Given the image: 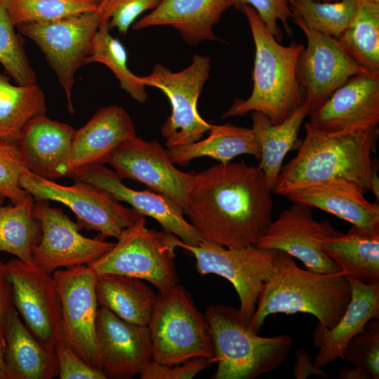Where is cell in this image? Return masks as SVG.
Returning <instances> with one entry per match:
<instances>
[{
    "mask_svg": "<svg viewBox=\"0 0 379 379\" xmlns=\"http://www.w3.org/2000/svg\"><path fill=\"white\" fill-rule=\"evenodd\" d=\"M109 19L102 21L94 36L91 50L83 65L91 62L102 63L108 67L119 80L120 86L138 102L147 98L146 86L140 77L134 74L128 67L127 52L121 41L109 32Z\"/></svg>",
    "mask_w": 379,
    "mask_h": 379,
    "instance_id": "34",
    "label": "cell"
},
{
    "mask_svg": "<svg viewBox=\"0 0 379 379\" xmlns=\"http://www.w3.org/2000/svg\"><path fill=\"white\" fill-rule=\"evenodd\" d=\"M60 379H107L105 373L86 362L62 339L54 347Z\"/></svg>",
    "mask_w": 379,
    "mask_h": 379,
    "instance_id": "42",
    "label": "cell"
},
{
    "mask_svg": "<svg viewBox=\"0 0 379 379\" xmlns=\"http://www.w3.org/2000/svg\"><path fill=\"white\" fill-rule=\"evenodd\" d=\"M95 291L99 306L128 323L148 326L158 293L143 280L113 273L96 274Z\"/></svg>",
    "mask_w": 379,
    "mask_h": 379,
    "instance_id": "27",
    "label": "cell"
},
{
    "mask_svg": "<svg viewBox=\"0 0 379 379\" xmlns=\"http://www.w3.org/2000/svg\"><path fill=\"white\" fill-rule=\"evenodd\" d=\"M0 197H1V196H0Z\"/></svg>",
    "mask_w": 379,
    "mask_h": 379,
    "instance_id": "51",
    "label": "cell"
},
{
    "mask_svg": "<svg viewBox=\"0 0 379 379\" xmlns=\"http://www.w3.org/2000/svg\"><path fill=\"white\" fill-rule=\"evenodd\" d=\"M209 135L191 144L167 149L174 164L187 165L203 157L220 163L230 162L240 154H250L260 159L261 152L252 128L230 124H211Z\"/></svg>",
    "mask_w": 379,
    "mask_h": 379,
    "instance_id": "30",
    "label": "cell"
},
{
    "mask_svg": "<svg viewBox=\"0 0 379 379\" xmlns=\"http://www.w3.org/2000/svg\"><path fill=\"white\" fill-rule=\"evenodd\" d=\"M309 114L310 109L306 102L279 124H273L265 114L260 112H251V128L261 152L258 167L264 173L272 190L283 167L285 157L300 146L299 131L303 120Z\"/></svg>",
    "mask_w": 379,
    "mask_h": 379,
    "instance_id": "28",
    "label": "cell"
},
{
    "mask_svg": "<svg viewBox=\"0 0 379 379\" xmlns=\"http://www.w3.org/2000/svg\"><path fill=\"white\" fill-rule=\"evenodd\" d=\"M15 27L0 4V62L17 84H36V77L25 51L23 39Z\"/></svg>",
    "mask_w": 379,
    "mask_h": 379,
    "instance_id": "37",
    "label": "cell"
},
{
    "mask_svg": "<svg viewBox=\"0 0 379 379\" xmlns=\"http://www.w3.org/2000/svg\"><path fill=\"white\" fill-rule=\"evenodd\" d=\"M359 2L360 0H290L289 6L293 18L300 19L310 29L339 39L352 22Z\"/></svg>",
    "mask_w": 379,
    "mask_h": 379,
    "instance_id": "35",
    "label": "cell"
},
{
    "mask_svg": "<svg viewBox=\"0 0 379 379\" xmlns=\"http://www.w3.org/2000/svg\"><path fill=\"white\" fill-rule=\"evenodd\" d=\"M136 136L133 122L122 107L99 109L75 131L66 177L81 168L107 163L120 145Z\"/></svg>",
    "mask_w": 379,
    "mask_h": 379,
    "instance_id": "23",
    "label": "cell"
},
{
    "mask_svg": "<svg viewBox=\"0 0 379 379\" xmlns=\"http://www.w3.org/2000/svg\"><path fill=\"white\" fill-rule=\"evenodd\" d=\"M211 58L194 54L192 63L179 72L156 64L151 73L140 77L142 84L161 91L168 98L171 114L161 127L167 149L197 142L211 124L198 113L197 101L209 77Z\"/></svg>",
    "mask_w": 379,
    "mask_h": 379,
    "instance_id": "8",
    "label": "cell"
},
{
    "mask_svg": "<svg viewBox=\"0 0 379 379\" xmlns=\"http://www.w3.org/2000/svg\"><path fill=\"white\" fill-rule=\"evenodd\" d=\"M52 274L60 302L62 339L86 362L102 371L95 337L96 273L84 265Z\"/></svg>",
    "mask_w": 379,
    "mask_h": 379,
    "instance_id": "13",
    "label": "cell"
},
{
    "mask_svg": "<svg viewBox=\"0 0 379 379\" xmlns=\"http://www.w3.org/2000/svg\"><path fill=\"white\" fill-rule=\"evenodd\" d=\"M295 357L296 362L293 368V375L296 379H305L312 375L327 378L326 373L313 362L307 351L298 349L295 350Z\"/></svg>",
    "mask_w": 379,
    "mask_h": 379,
    "instance_id": "44",
    "label": "cell"
},
{
    "mask_svg": "<svg viewBox=\"0 0 379 379\" xmlns=\"http://www.w3.org/2000/svg\"><path fill=\"white\" fill-rule=\"evenodd\" d=\"M147 326L153 361L174 365L206 357L215 362L208 321L183 286L178 284L166 293L157 294Z\"/></svg>",
    "mask_w": 379,
    "mask_h": 379,
    "instance_id": "6",
    "label": "cell"
},
{
    "mask_svg": "<svg viewBox=\"0 0 379 379\" xmlns=\"http://www.w3.org/2000/svg\"><path fill=\"white\" fill-rule=\"evenodd\" d=\"M75 129L45 114L32 118L23 128L18 145L27 168L43 178L66 177Z\"/></svg>",
    "mask_w": 379,
    "mask_h": 379,
    "instance_id": "21",
    "label": "cell"
},
{
    "mask_svg": "<svg viewBox=\"0 0 379 379\" xmlns=\"http://www.w3.org/2000/svg\"><path fill=\"white\" fill-rule=\"evenodd\" d=\"M69 177L103 190L119 201L128 203L142 215L154 218L164 232L176 236L185 244L196 246L202 239L184 218V209L174 200L154 191H140L126 187L116 172L104 164L81 168Z\"/></svg>",
    "mask_w": 379,
    "mask_h": 379,
    "instance_id": "20",
    "label": "cell"
},
{
    "mask_svg": "<svg viewBox=\"0 0 379 379\" xmlns=\"http://www.w3.org/2000/svg\"><path fill=\"white\" fill-rule=\"evenodd\" d=\"M368 1L375 2V3H379V0H368Z\"/></svg>",
    "mask_w": 379,
    "mask_h": 379,
    "instance_id": "49",
    "label": "cell"
},
{
    "mask_svg": "<svg viewBox=\"0 0 379 379\" xmlns=\"http://www.w3.org/2000/svg\"><path fill=\"white\" fill-rule=\"evenodd\" d=\"M107 164L122 178L147 185L171 198L185 211L196 172H182L174 166L168 151L157 141L132 138L120 145Z\"/></svg>",
    "mask_w": 379,
    "mask_h": 379,
    "instance_id": "17",
    "label": "cell"
},
{
    "mask_svg": "<svg viewBox=\"0 0 379 379\" xmlns=\"http://www.w3.org/2000/svg\"><path fill=\"white\" fill-rule=\"evenodd\" d=\"M334 232L328 220L319 222L313 218L312 208L293 203L272 221L255 246L284 251L300 260L308 270L314 272L338 273L341 268L321 246L322 240Z\"/></svg>",
    "mask_w": 379,
    "mask_h": 379,
    "instance_id": "16",
    "label": "cell"
},
{
    "mask_svg": "<svg viewBox=\"0 0 379 379\" xmlns=\"http://www.w3.org/2000/svg\"><path fill=\"white\" fill-rule=\"evenodd\" d=\"M213 364L206 357H195L182 364L164 365L152 361L141 373V379H189Z\"/></svg>",
    "mask_w": 379,
    "mask_h": 379,
    "instance_id": "43",
    "label": "cell"
},
{
    "mask_svg": "<svg viewBox=\"0 0 379 379\" xmlns=\"http://www.w3.org/2000/svg\"><path fill=\"white\" fill-rule=\"evenodd\" d=\"M351 293L350 283L341 272L302 270L292 256L277 251L272 272L262 286L248 328L258 334L270 315L302 312L331 328L345 313Z\"/></svg>",
    "mask_w": 379,
    "mask_h": 379,
    "instance_id": "3",
    "label": "cell"
},
{
    "mask_svg": "<svg viewBox=\"0 0 379 379\" xmlns=\"http://www.w3.org/2000/svg\"><path fill=\"white\" fill-rule=\"evenodd\" d=\"M305 137L296 156L282 167L272 192L281 196L298 188L329 180L356 185L379 200L378 161L373 158L379 127L328 135L305 124Z\"/></svg>",
    "mask_w": 379,
    "mask_h": 379,
    "instance_id": "2",
    "label": "cell"
},
{
    "mask_svg": "<svg viewBox=\"0 0 379 379\" xmlns=\"http://www.w3.org/2000/svg\"><path fill=\"white\" fill-rule=\"evenodd\" d=\"M0 4L15 27L95 11L100 6L96 0H0Z\"/></svg>",
    "mask_w": 379,
    "mask_h": 379,
    "instance_id": "36",
    "label": "cell"
},
{
    "mask_svg": "<svg viewBox=\"0 0 379 379\" xmlns=\"http://www.w3.org/2000/svg\"><path fill=\"white\" fill-rule=\"evenodd\" d=\"M248 22L255 45L253 90L247 99L235 98L221 119L243 117L253 111L279 124L305 102L297 78V65L304 46L292 40L283 46L269 32L250 6L240 9Z\"/></svg>",
    "mask_w": 379,
    "mask_h": 379,
    "instance_id": "4",
    "label": "cell"
},
{
    "mask_svg": "<svg viewBox=\"0 0 379 379\" xmlns=\"http://www.w3.org/2000/svg\"><path fill=\"white\" fill-rule=\"evenodd\" d=\"M95 337L102 371L107 378H133L152 361L148 326L128 323L101 306L98 310Z\"/></svg>",
    "mask_w": 379,
    "mask_h": 379,
    "instance_id": "19",
    "label": "cell"
},
{
    "mask_svg": "<svg viewBox=\"0 0 379 379\" xmlns=\"http://www.w3.org/2000/svg\"><path fill=\"white\" fill-rule=\"evenodd\" d=\"M1 262V261H0Z\"/></svg>",
    "mask_w": 379,
    "mask_h": 379,
    "instance_id": "52",
    "label": "cell"
},
{
    "mask_svg": "<svg viewBox=\"0 0 379 379\" xmlns=\"http://www.w3.org/2000/svg\"><path fill=\"white\" fill-rule=\"evenodd\" d=\"M354 184L329 180L291 191L285 197L294 204L316 207L371 232H379L378 201L371 203Z\"/></svg>",
    "mask_w": 379,
    "mask_h": 379,
    "instance_id": "25",
    "label": "cell"
},
{
    "mask_svg": "<svg viewBox=\"0 0 379 379\" xmlns=\"http://www.w3.org/2000/svg\"><path fill=\"white\" fill-rule=\"evenodd\" d=\"M233 6L234 0H161L132 27L140 30L156 26L171 27L192 46L204 41H219L213 27L223 13Z\"/></svg>",
    "mask_w": 379,
    "mask_h": 379,
    "instance_id": "24",
    "label": "cell"
},
{
    "mask_svg": "<svg viewBox=\"0 0 379 379\" xmlns=\"http://www.w3.org/2000/svg\"><path fill=\"white\" fill-rule=\"evenodd\" d=\"M174 237L147 229L142 215L121 232L110 250L88 266L96 274L113 273L147 281L159 293H166L179 284Z\"/></svg>",
    "mask_w": 379,
    "mask_h": 379,
    "instance_id": "7",
    "label": "cell"
},
{
    "mask_svg": "<svg viewBox=\"0 0 379 379\" xmlns=\"http://www.w3.org/2000/svg\"><path fill=\"white\" fill-rule=\"evenodd\" d=\"M272 192L258 166L220 163L195 173L184 212L202 239L227 248L255 246L272 221Z\"/></svg>",
    "mask_w": 379,
    "mask_h": 379,
    "instance_id": "1",
    "label": "cell"
},
{
    "mask_svg": "<svg viewBox=\"0 0 379 379\" xmlns=\"http://www.w3.org/2000/svg\"><path fill=\"white\" fill-rule=\"evenodd\" d=\"M0 379H7L4 360V330L0 331Z\"/></svg>",
    "mask_w": 379,
    "mask_h": 379,
    "instance_id": "47",
    "label": "cell"
},
{
    "mask_svg": "<svg viewBox=\"0 0 379 379\" xmlns=\"http://www.w3.org/2000/svg\"><path fill=\"white\" fill-rule=\"evenodd\" d=\"M289 2L290 0H234L233 6L237 9H241L246 5L252 7L269 32L281 43L284 35L279 26V20L286 33L290 36L293 34L288 23V20L293 18Z\"/></svg>",
    "mask_w": 379,
    "mask_h": 379,
    "instance_id": "40",
    "label": "cell"
},
{
    "mask_svg": "<svg viewBox=\"0 0 379 379\" xmlns=\"http://www.w3.org/2000/svg\"><path fill=\"white\" fill-rule=\"evenodd\" d=\"M20 182L36 201H55L68 206L75 214L80 228L98 232L97 238L101 239H117L142 216L133 208L121 204L106 191L82 181L62 185L25 168L21 173Z\"/></svg>",
    "mask_w": 379,
    "mask_h": 379,
    "instance_id": "9",
    "label": "cell"
},
{
    "mask_svg": "<svg viewBox=\"0 0 379 379\" xmlns=\"http://www.w3.org/2000/svg\"><path fill=\"white\" fill-rule=\"evenodd\" d=\"M12 306L11 286L5 275L4 263L0 262V331L4 330Z\"/></svg>",
    "mask_w": 379,
    "mask_h": 379,
    "instance_id": "45",
    "label": "cell"
},
{
    "mask_svg": "<svg viewBox=\"0 0 379 379\" xmlns=\"http://www.w3.org/2000/svg\"><path fill=\"white\" fill-rule=\"evenodd\" d=\"M173 242L195 258L200 275L213 274L232 283L239 298V310L249 324L262 286L272 272L277 250L255 246L227 248L204 239L192 246L176 236Z\"/></svg>",
    "mask_w": 379,
    "mask_h": 379,
    "instance_id": "11",
    "label": "cell"
},
{
    "mask_svg": "<svg viewBox=\"0 0 379 379\" xmlns=\"http://www.w3.org/2000/svg\"><path fill=\"white\" fill-rule=\"evenodd\" d=\"M342 359L355 367L379 378V321L368 322L364 331L355 335L347 344Z\"/></svg>",
    "mask_w": 379,
    "mask_h": 379,
    "instance_id": "38",
    "label": "cell"
},
{
    "mask_svg": "<svg viewBox=\"0 0 379 379\" xmlns=\"http://www.w3.org/2000/svg\"><path fill=\"white\" fill-rule=\"evenodd\" d=\"M46 110L44 93L36 83L13 85L0 73V140L18 142L26 124Z\"/></svg>",
    "mask_w": 379,
    "mask_h": 379,
    "instance_id": "31",
    "label": "cell"
},
{
    "mask_svg": "<svg viewBox=\"0 0 379 379\" xmlns=\"http://www.w3.org/2000/svg\"><path fill=\"white\" fill-rule=\"evenodd\" d=\"M27 168L17 142L0 140V196L11 204L23 201L29 193L20 182L22 171Z\"/></svg>",
    "mask_w": 379,
    "mask_h": 379,
    "instance_id": "39",
    "label": "cell"
},
{
    "mask_svg": "<svg viewBox=\"0 0 379 379\" xmlns=\"http://www.w3.org/2000/svg\"><path fill=\"white\" fill-rule=\"evenodd\" d=\"M324 252L351 276L369 284L379 283V232L355 226L345 234L335 230L321 242Z\"/></svg>",
    "mask_w": 379,
    "mask_h": 379,
    "instance_id": "29",
    "label": "cell"
},
{
    "mask_svg": "<svg viewBox=\"0 0 379 379\" xmlns=\"http://www.w3.org/2000/svg\"><path fill=\"white\" fill-rule=\"evenodd\" d=\"M35 199L30 194L22 201L0 206V251L32 262L34 248L41 237L40 222L33 213Z\"/></svg>",
    "mask_w": 379,
    "mask_h": 379,
    "instance_id": "32",
    "label": "cell"
},
{
    "mask_svg": "<svg viewBox=\"0 0 379 379\" xmlns=\"http://www.w3.org/2000/svg\"><path fill=\"white\" fill-rule=\"evenodd\" d=\"M99 4L102 3V1H104L105 0H96Z\"/></svg>",
    "mask_w": 379,
    "mask_h": 379,
    "instance_id": "50",
    "label": "cell"
},
{
    "mask_svg": "<svg viewBox=\"0 0 379 379\" xmlns=\"http://www.w3.org/2000/svg\"><path fill=\"white\" fill-rule=\"evenodd\" d=\"M338 378L340 379H373L370 373L357 367L352 369L342 367L338 372Z\"/></svg>",
    "mask_w": 379,
    "mask_h": 379,
    "instance_id": "46",
    "label": "cell"
},
{
    "mask_svg": "<svg viewBox=\"0 0 379 379\" xmlns=\"http://www.w3.org/2000/svg\"><path fill=\"white\" fill-rule=\"evenodd\" d=\"M309 115L307 122L328 135L378 126L379 74L362 72L351 77Z\"/></svg>",
    "mask_w": 379,
    "mask_h": 379,
    "instance_id": "18",
    "label": "cell"
},
{
    "mask_svg": "<svg viewBox=\"0 0 379 379\" xmlns=\"http://www.w3.org/2000/svg\"><path fill=\"white\" fill-rule=\"evenodd\" d=\"M7 379H51L58 376L55 351L38 340L13 305L4 328Z\"/></svg>",
    "mask_w": 379,
    "mask_h": 379,
    "instance_id": "26",
    "label": "cell"
},
{
    "mask_svg": "<svg viewBox=\"0 0 379 379\" xmlns=\"http://www.w3.org/2000/svg\"><path fill=\"white\" fill-rule=\"evenodd\" d=\"M161 0H105L100 4L109 19V27L125 34L137 18L154 9Z\"/></svg>",
    "mask_w": 379,
    "mask_h": 379,
    "instance_id": "41",
    "label": "cell"
},
{
    "mask_svg": "<svg viewBox=\"0 0 379 379\" xmlns=\"http://www.w3.org/2000/svg\"><path fill=\"white\" fill-rule=\"evenodd\" d=\"M339 40L364 72L379 74V3L360 0Z\"/></svg>",
    "mask_w": 379,
    "mask_h": 379,
    "instance_id": "33",
    "label": "cell"
},
{
    "mask_svg": "<svg viewBox=\"0 0 379 379\" xmlns=\"http://www.w3.org/2000/svg\"><path fill=\"white\" fill-rule=\"evenodd\" d=\"M293 20L307 41L298 60L297 78L310 113L349 79L365 72L339 39L310 29L299 18Z\"/></svg>",
    "mask_w": 379,
    "mask_h": 379,
    "instance_id": "14",
    "label": "cell"
},
{
    "mask_svg": "<svg viewBox=\"0 0 379 379\" xmlns=\"http://www.w3.org/2000/svg\"><path fill=\"white\" fill-rule=\"evenodd\" d=\"M218 363L213 379H254L279 367L293 345L290 335L262 337L251 331L239 309L224 305L207 307Z\"/></svg>",
    "mask_w": 379,
    "mask_h": 379,
    "instance_id": "5",
    "label": "cell"
},
{
    "mask_svg": "<svg viewBox=\"0 0 379 379\" xmlns=\"http://www.w3.org/2000/svg\"><path fill=\"white\" fill-rule=\"evenodd\" d=\"M12 302L25 326L43 345L54 350L62 338L60 302L53 274L18 258L4 263Z\"/></svg>",
    "mask_w": 379,
    "mask_h": 379,
    "instance_id": "12",
    "label": "cell"
},
{
    "mask_svg": "<svg viewBox=\"0 0 379 379\" xmlns=\"http://www.w3.org/2000/svg\"><path fill=\"white\" fill-rule=\"evenodd\" d=\"M317 1H324V2H330V1H338V0H317Z\"/></svg>",
    "mask_w": 379,
    "mask_h": 379,
    "instance_id": "48",
    "label": "cell"
},
{
    "mask_svg": "<svg viewBox=\"0 0 379 379\" xmlns=\"http://www.w3.org/2000/svg\"><path fill=\"white\" fill-rule=\"evenodd\" d=\"M106 18L100 4L95 11L16 27L20 34L32 39L44 53L65 92L71 114L74 112L72 93L75 73L83 65L94 36Z\"/></svg>",
    "mask_w": 379,
    "mask_h": 379,
    "instance_id": "10",
    "label": "cell"
},
{
    "mask_svg": "<svg viewBox=\"0 0 379 379\" xmlns=\"http://www.w3.org/2000/svg\"><path fill=\"white\" fill-rule=\"evenodd\" d=\"M351 285V299L336 325L328 328L317 323L312 332L319 351L314 364L322 368L342 358L349 342L366 329L372 319H379V283H366L346 276Z\"/></svg>",
    "mask_w": 379,
    "mask_h": 379,
    "instance_id": "22",
    "label": "cell"
},
{
    "mask_svg": "<svg viewBox=\"0 0 379 379\" xmlns=\"http://www.w3.org/2000/svg\"><path fill=\"white\" fill-rule=\"evenodd\" d=\"M33 213L40 222L41 237L33 249L32 262L51 274L62 267L88 265L115 244L84 237L78 223L48 201L35 200Z\"/></svg>",
    "mask_w": 379,
    "mask_h": 379,
    "instance_id": "15",
    "label": "cell"
}]
</instances>
